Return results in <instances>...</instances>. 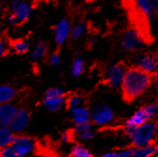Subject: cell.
<instances>
[{"mask_svg": "<svg viewBox=\"0 0 158 157\" xmlns=\"http://www.w3.org/2000/svg\"><path fill=\"white\" fill-rule=\"evenodd\" d=\"M74 137H76L81 142H87L92 140L96 137V130L92 122L83 123L80 125H75L74 129Z\"/></svg>", "mask_w": 158, "mask_h": 157, "instance_id": "cell-13", "label": "cell"}, {"mask_svg": "<svg viewBox=\"0 0 158 157\" xmlns=\"http://www.w3.org/2000/svg\"><path fill=\"white\" fill-rule=\"evenodd\" d=\"M0 157H21V156L15 151L12 146H9L0 149Z\"/></svg>", "mask_w": 158, "mask_h": 157, "instance_id": "cell-26", "label": "cell"}, {"mask_svg": "<svg viewBox=\"0 0 158 157\" xmlns=\"http://www.w3.org/2000/svg\"><path fill=\"white\" fill-rule=\"evenodd\" d=\"M84 68H85V61L83 56L81 54H77L74 56L71 63V69H70L71 75L74 78L80 77L83 74Z\"/></svg>", "mask_w": 158, "mask_h": 157, "instance_id": "cell-21", "label": "cell"}, {"mask_svg": "<svg viewBox=\"0 0 158 157\" xmlns=\"http://www.w3.org/2000/svg\"><path fill=\"white\" fill-rule=\"evenodd\" d=\"M74 137V134L73 133H70V132H65L63 133L60 137V140L64 143H68L69 142L72 138Z\"/></svg>", "mask_w": 158, "mask_h": 157, "instance_id": "cell-30", "label": "cell"}, {"mask_svg": "<svg viewBox=\"0 0 158 157\" xmlns=\"http://www.w3.org/2000/svg\"><path fill=\"white\" fill-rule=\"evenodd\" d=\"M158 116V104L150 103L144 105L142 107L135 111L127 119L125 120L123 125V131L125 136L128 137L130 133L140 125L153 120Z\"/></svg>", "mask_w": 158, "mask_h": 157, "instance_id": "cell-2", "label": "cell"}, {"mask_svg": "<svg viewBox=\"0 0 158 157\" xmlns=\"http://www.w3.org/2000/svg\"><path fill=\"white\" fill-rule=\"evenodd\" d=\"M127 68L123 63H116L107 68L105 72V82L112 88H120Z\"/></svg>", "mask_w": 158, "mask_h": 157, "instance_id": "cell-8", "label": "cell"}, {"mask_svg": "<svg viewBox=\"0 0 158 157\" xmlns=\"http://www.w3.org/2000/svg\"><path fill=\"white\" fill-rule=\"evenodd\" d=\"M151 84V75L136 67H131L126 70L120 88L125 101H133L142 96Z\"/></svg>", "mask_w": 158, "mask_h": 157, "instance_id": "cell-1", "label": "cell"}, {"mask_svg": "<svg viewBox=\"0 0 158 157\" xmlns=\"http://www.w3.org/2000/svg\"><path fill=\"white\" fill-rule=\"evenodd\" d=\"M9 11L17 18L19 24H23L30 18L32 6L22 0H14L9 4Z\"/></svg>", "mask_w": 158, "mask_h": 157, "instance_id": "cell-11", "label": "cell"}, {"mask_svg": "<svg viewBox=\"0 0 158 157\" xmlns=\"http://www.w3.org/2000/svg\"><path fill=\"white\" fill-rule=\"evenodd\" d=\"M151 157H158V154H155V155H152V156H151Z\"/></svg>", "mask_w": 158, "mask_h": 157, "instance_id": "cell-35", "label": "cell"}, {"mask_svg": "<svg viewBox=\"0 0 158 157\" xmlns=\"http://www.w3.org/2000/svg\"><path fill=\"white\" fill-rule=\"evenodd\" d=\"M114 109L105 102L96 104L91 109V122L97 126H108L115 120Z\"/></svg>", "mask_w": 158, "mask_h": 157, "instance_id": "cell-4", "label": "cell"}, {"mask_svg": "<svg viewBox=\"0 0 158 157\" xmlns=\"http://www.w3.org/2000/svg\"><path fill=\"white\" fill-rule=\"evenodd\" d=\"M71 29H72V25L69 19L67 18L60 19L54 25V29H53L54 43L59 46L67 43L71 36Z\"/></svg>", "mask_w": 158, "mask_h": 157, "instance_id": "cell-10", "label": "cell"}, {"mask_svg": "<svg viewBox=\"0 0 158 157\" xmlns=\"http://www.w3.org/2000/svg\"><path fill=\"white\" fill-rule=\"evenodd\" d=\"M71 157H94L90 150H88L83 144L78 143L74 145L70 150Z\"/></svg>", "mask_w": 158, "mask_h": 157, "instance_id": "cell-22", "label": "cell"}, {"mask_svg": "<svg viewBox=\"0 0 158 157\" xmlns=\"http://www.w3.org/2000/svg\"><path fill=\"white\" fill-rule=\"evenodd\" d=\"M67 157H71V156H70V155H69V156H67Z\"/></svg>", "mask_w": 158, "mask_h": 157, "instance_id": "cell-36", "label": "cell"}, {"mask_svg": "<svg viewBox=\"0 0 158 157\" xmlns=\"http://www.w3.org/2000/svg\"><path fill=\"white\" fill-rule=\"evenodd\" d=\"M157 129L155 121L153 120L135 128L128 136L132 147H145L154 143Z\"/></svg>", "mask_w": 158, "mask_h": 157, "instance_id": "cell-3", "label": "cell"}, {"mask_svg": "<svg viewBox=\"0 0 158 157\" xmlns=\"http://www.w3.org/2000/svg\"><path fill=\"white\" fill-rule=\"evenodd\" d=\"M16 135L11 131L9 126L0 125V149L11 146Z\"/></svg>", "mask_w": 158, "mask_h": 157, "instance_id": "cell-20", "label": "cell"}, {"mask_svg": "<svg viewBox=\"0 0 158 157\" xmlns=\"http://www.w3.org/2000/svg\"><path fill=\"white\" fill-rule=\"evenodd\" d=\"M8 51H9V47H8L6 42L2 38H0V57L6 56Z\"/></svg>", "mask_w": 158, "mask_h": 157, "instance_id": "cell-29", "label": "cell"}, {"mask_svg": "<svg viewBox=\"0 0 158 157\" xmlns=\"http://www.w3.org/2000/svg\"><path fill=\"white\" fill-rule=\"evenodd\" d=\"M135 9L139 13L146 22L151 23L154 17L152 8H151V3L150 0H139V1L135 2Z\"/></svg>", "mask_w": 158, "mask_h": 157, "instance_id": "cell-18", "label": "cell"}, {"mask_svg": "<svg viewBox=\"0 0 158 157\" xmlns=\"http://www.w3.org/2000/svg\"><path fill=\"white\" fill-rule=\"evenodd\" d=\"M11 146L21 157H26L36 150L37 142L31 137L19 135L15 137V139Z\"/></svg>", "mask_w": 158, "mask_h": 157, "instance_id": "cell-9", "label": "cell"}, {"mask_svg": "<svg viewBox=\"0 0 158 157\" xmlns=\"http://www.w3.org/2000/svg\"><path fill=\"white\" fill-rule=\"evenodd\" d=\"M18 109L19 108L12 103L0 104V125L1 126H10Z\"/></svg>", "mask_w": 158, "mask_h": 157, "instance_id": "cell-14", "label": "cell"}, {"mask_svg": "<svg viewBox=\"0 0 158 157\" xmlns=\"http://www.w3.org/2000/svg\"><path fill=\"white\" fill-rule=\"evenodd\" d=\"M30 121L31 113L25 108H19L9 127L14 134L22 133L28 127Z\"/></svg>", "mask_w": 158, "mask_h": 157, "instance_id": "cell-12", "label": "cell"}, {"mask_svg": "<svg viewBox=\"0 0 158 157\" xmlns=\"http://www.w3.org/2000/svg\"><path fill=\"white\" fill-rule=\"evenodd\" d=\"M6 23H7L9 25H11V26H15V25H20L19 22H18V20H17V18H16L13 14H11V13H9V14L6 16Z\"/></svg>", "mask_w": 158, "mask_h": 157, "instance_id": "cell-28", "label": "cell"}, {"mask_svg": "<svg viewBox=\"0 0 158 157\" xmlns=\"http://www.w3.org/2000/svg\"><path fill=\"white\" fill-rule=\"evenodd\" d=\"M83 103H84L83 97L80 95V94H75V93L71 94V95L68 96L66 99V105L69 110L84 105Z\"/></svg>", "mask_w": 158, "mask_h": 157, "instance_id": "cell-23", "label": "cell"}, {"mask_svg": "<svg viewBox=\"0 0 158 157\" xmlns=\"http://www.w3.org/2000/svg\"><path fill=\"white\" fill-rule=\"evenodd\" d=\"M66 92L60 87H52L46 90L42 104L49 112H57L66 105Z\"/></svg>", "mask_w": 158, "mask_h": 157, "instance_id": "cell-6", "label": "cell"}, {"mask_svg": "<svg viewBox=\"0 0 158 157\" xmlns=\"http://www.w3.org/2000/svg\"><path fill=\"white\" fill-rule=\"evenodd\" d=\"M3 11H4L3 6H2V4H0V17H1V15H2V13H3Z\"/></svg>", "mask_w": 158, "mask_h": 157, "instance_id": "cell-33", "label": "cell"}, {"mask_svg": "<svg viewBox=\"0 0 158 157\" xmlns=\"http://www.w3.org/2000/svg\"><path fill=\"white\" fill-rule=\"evenodd\" d=\"M17 96V89L9 84L0 85V104H10Z\"/></svg>", "mask_w": 158, "mask_h": 157, "instance_id": "cell-17", "label": "cell"}, {"mask_svg": "<svg viewBox=\"0 0 158 157\" xmlns=\"http://www.w3.org/2000/svg\"><path fill=\"white\" fill-rule=\"evenodd\" d=\"M136 68L149 75L158 73V57L151 53H139L134 58Z\"/></svg>", "mask_w": 158, "mask_h": 157, "instance_id": "cell-7", "label": "cell"}, {"mask_svg": "<svg viewBox=\"0 0 158 157\" xmlns=\"http://www.w3.org/2000/svg\"><path fill=\"white\" fill-rule=\"evenodd\" d=\"M11 49L18 55H24L29 51V43L25 40H16L11 43Z\"/></svg>", "mask_w": 158, "mask_h": 157, "instance_id": "cell-25", "label": "cell"}, {"mask_svg": "<svg viewBox=\"0 0 158 157\" xmlns=\"http://www.w3.org/2000/svg\"><path fill=\"white\" fill-rule=\"evenodd\" d=\"M48 51H49L48 43L45 41H40L34 45V47L32 49V52H31L30 58L34 62L40 61L45 56H47Z\"/></svg>", "mask_w": 158, "mask_h": 157, "instance_id": "cell-19", "label": "cell"}, {"mask_svg": "<svg viewBox=\"0 0 158 157\" xmlns=\"http://www.w3.org/2000/svg\"><path fill=\"white\" fill-rule=\"evenodd\" d=\"M100 157H120L119 156V150H111V151L105 152Z\"/></svg>", "mask_w": 158, "mask_h": 157, "instance_id": "cell-32", "label": "cell"}, {"mask_svg": "<svg viewBox=\"0 0 158 157\" xmlns=\"http://www.w3.org/2000/svg\"><path fill=\"white\" fill-rule=\"evenodd\" d=\"M155 124H156V126H157V128H158V116H157L156 119H155Z\"/></svg>", "mask_w": 158, "mask_h": 157, "instance_id": "cell-34", "label": "cell"}, {"mask_svg": "<svg viewBox=\"0 0 158 157\" xmlns=\"http://www.w3.org/2000/svg\"><path fill=\"white\" fill-rule=\"evenodd\" d=\"M152 11L154 16L158 15V0H150Z\"/></svg>", "mask_w": 158, "mask_h": 157, "instance_id": "cell-31", "label": "cell"}, {"mask_svg": "<svg viewBox=\"0 0 158 157\" xmlns=\"http://www.w3.org/2000/svg\"><path fill=\"white\" fill-rule=\"evenodd\" d=\"M72 121L75 125H80L83 123L91 122V109L85 105L69 110Z\"/></svg>", "mask_w": 158, "mask_h": 157, "instance_id": "cell-15", "label": "cell"}, {"mask_svg": "<svg viewBox=\"0 0 158 157\" xmlns=\"http://www.w3.org/2000/svg\"><path fill=\"white\" fill-rule=\"evenodd\" d=\"M61 61H62V57H61L60 54L57 53V52L52 53L48 56V62H49V64L52 65V66H58V65H60Z\"/></svg>", "mask_w": 158, "mask_h": 157, "instance_id": "cell-27", "label": "cell"}, {"mask_svg": "<svg viewBox=\"0 0 158 157\" xmlns=\"http://www.w3.org/2000/svg\"><path fill=\"white\" fill-rule=\"evenodd\" d=\"M146 43L139 30L129 27L123 31L120 40V47L124 52H135L140 50Z\"/></svg>", "mask_w": 158, "mask_h": 157, "instance_id": "cell-5", "label": "cell"}, {"mask_svg": "<svg viewBox=\"0 0 158 157\" xmlns=\"http://www.w3.org/2000/svg\"><path fill=\"white\" fill-rule=\"evenodd\" d=\"M86 32V25L84 23L82 22H79L76 23L74 25H72V29H71V36L70 38L74 41H78L80 39H81Z\"/></svg>", "mask_w": 158, "mask_h": 157, "instance_id": "cell-24", "label": "cell"}, {"mask_svg": "<svg viewBox=\"0 0 158 157\" xmlns=\"http://www.w3.org/2000/svg\"><path fill=\"white\" fill-rule=\"evenodd\" d=\"M155 154H158V145L152 143L145 147H131L129 157H151Z\"/></svg>", "mask_w": 158, "mask_h": 157, "instance_id": "cell-16", "label": "cell"}]
</instances>
